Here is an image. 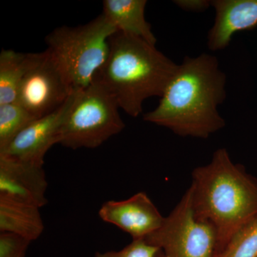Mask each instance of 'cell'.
<instances>
[{
    "instance_id": "1",
    "label": "cell",
    "mask_w": 257,
    "mask_h": 257,
    "mask_svg": "<svg viewBox=\"0 0 257 257\" xmlns=\"http://www.w3.org/2000/svg\"><path fill=\"white\" fill-rule=\"evenodd\" d=\"M226 77L214 56L186 57L156 109L144 120L182 137L207 139L225 126L217 107L226 98Z\"/></svg>"
},
{
    "instance_id": "2",
    "label": "cell",
    "mask_w": 257,
    "mask_h": 257,
    "mask_svg": "<svg viewBox=\"0 0 257 257\" xmlns=\"http://www.w3.org/2000/svg\"><path fill=\"white\" fill-rule=\"evenodd\" d=\"M192 177L194 211L215 229L217 254L257 215V180L242 166L235 165L224 148L214 152L210 163L194 169Z\"/></svg>"
},
{
    "instance_id": "3",
    "label": "cell",
    "mask_w": 257,
    "mask_h": 257,
    "mask_svg": "<svg viewBox=\"0 0 257 257\" xmlns=\"http://www.w3.org/2000/svg\"><path fill=\"white\" fill-rule=\"evenodd\" d=\"M179 65L155 45L121 32L109 40L105 63L95 79L114 96L119 108L137 117L147 98L162 96Z\"/></svg>"
},
{
    "instance_id": "4",
    "label": "cell",
    "mask_w": 257,
    "mask_h": 257,
    "mask_svg": "<svg viewBox=\"0 0 257 257\" xmlns=\"http://www.w3.org/2000/svg\"><path fill=\"white\" fill-rule=\"evenodd\" d=\"M117 30L101 14L90 23L61 27L47 36V52L74 92L90 85L105 63L109 40Z\"/></svg>"
},
{
    "instance_id": "5",
    "label": "cell",
    "mask_w": 257,
    "mask_h": 257,
    "mask_svg": "<svg viewBox=\"0 0 257 257\" xmlns=\"http://www.w3.org/2000/svg\"><path fill=\"white\" fill-rule=\"evenodd\" d=\"M117 101L100 82L76 92L64 121L60 143L69 148L94 149L124 128Z\"/></svg>"
},
{
    "instance_id": "6",
    "label": "cell",
    "mask_w": 257,
    "mask_h": 257,
    "mask_svg": "<svg viewBox=\"0 0 257 257\" xmlns=\"http://www.w3.org/2000/svg\"><path fill=\"white\" fill-rule=\"evenodd\" d=\"M145 240L165 257H215L217 253L216 230L196 214L189 188L162 226Z\"/></svg>"
},
{
    "instance_id": "7",
    "label": "cell",
    "mask_w": 257,
    "mask_h": 257,
    "mask_svg": "<svg viewBox=\"0 0 257 257\" xmlns=\"http://www.w3.org/2000/svg\"><path fill=\"white\" fill-rule=\"evenodd\" d=\"M74 91L64 74L46 50L24 77L16 101L33 115L40 118L63 105Z\"/></svg>"
},
{
    "instance_id": "8",
    "label": "cell",
    "mask_w": 257,
    "mask_h": 257,
    "mask_svg": "<svg viewBox=\"0 0 257 257\" xmlns=\"http://www.w3.org/2000/svg\"><path fill=\"white\" fill-rule=\"evenodd\" d=\"M76 92L57 110L34 120L0 151V155L44 165L47 152L54 145L60 143L62 126L73 104Z\"/></svg>"
},
{
    "instance_id": "9",
    "label": "cell",
    "mask_w": 257,
    "mask_h": 257,
    "mask_svg": "<svg viewBox=\"0 0 257 257\" xmlns=\"http://www.w3.org/2000/svg\"><path fill=\"white\" fill-rule=\"evenodd\" d=\"M47 188L43 165L0 155V199L41 208Z\"/></svg>"
},
{
    "instance_id": "10",
    "label": "cell",
    "mask_w": 257,
    "mask_h": 257,
    "mask_svg": "<svg viewBox=\"0 0 257 257\" xmlns=\"http://www.w3.org/2000/svg\"><path fill=\"white\" fill-rule=\"evenodd\" d=\"M99 216L105 222L127 233L133 240L146 239L165 220V216L145 192L137 193L124 200L104 203Z\"/></svg>"
},
{
    "instance_id": "11",
    "label": "cell",
    "mask_w": 257,
    "mask_h": 257,
    "mask_svg": "<svg viewBox=\"0 0 257 257\" xmlns=\"http://www.w3.org/2000/svg\"><path fill=\"white\" fill-rule=\"evenodd\" d=\"M215 21L208 35L209 50H224L233 35L257 26V0H214Z\"/></svg>"
},
{
    "instance_id": "12",
    "label": "cell",
    "mask_w": 257,
    "mask_h": 257,
    "mask_svg": "<svg viewBox=\"0 0 257 257\" xmlns=\"http://www.w3.org/2000/svg\"><path fill=\"white\" fill-rule=\"evenodd\" d=\"M146 0H104L103 13L117 32L138 37L155 45L157 39L145 20Z\"/></svg>"
},
{
    "instance_id": "13",
    "label": "cell",
    "mask_w": 257,
    "mask_h": 257,
    "mask_svg": "<svg viewBox=\"0 0 257 257\" xmlns=\"http://www.w3.org/2000/svg\"><path fill=\"white\" fill-rule=\"evenodd\" d=\"M40 208L0 199V232L19 235L32 241L41 236L44 223Z\"/></svg>"
},
{
    "instance_id": "14",
    "label": "cell",
    "mask_w": 257,
    "mask_h": 257,
    "mask_svg": "<svg viewBox=\"0 0 257 257\" xmlns=\"http://www.w3.org/2000/svg\"><path fill=\"white\" fill-rule=\"evenodd\" d=\"M40 53L3 50L0 53V105L16 101L20 84Z\"/></svg>"
},
{
    "instance_id": "15",
    "label": "cell",
    "mask_w": 257,
    "mask_h": 257,
    "mask_svg": "<svg viewBox=\"0 0 257 257\" xmlns=\"http://www.w3.org/2000/svg\"><path fill=\"white\" fill-rule=\"evenodd\" d=\"M36 119L18 101L0 105V151Z\"/></svg>"
},
{
    "instance_id": "16",
    "label": "cell",
    "mask_w": 257,
    "mask_h": 257,
    "mask_svg": "<svg viewBox=\"0 0 257 257\" xmlns=\"http://www.w3.org/2000/svg\"><path fill=\"white\" fill-rule=\"evenodd\" d=\"M215 257H257V215L240 228Z\"/></svg>"
},
{
    "instance_id": "17",
    "label": "cell",
    "mask_w": 257,
    "mask_h": 257,
    "mask_svg": "<svg viewBox=\"0 0 257 257\" xmlns=\"http://www.w3.org/2000/svg\"><path fill=\"white\" fill-rule=\"evenodd\" d=\"M160 248L147 243L145 239L133 240V242L117 251L96 253L95 257H159Z\"/></svg>"
},
{
    "instance_id": "18",
    "label": "cell",
    "mask_w": 257,
    "mask_h": 257,
    "mask_svg": "<svg viewBox=\"0 0 257 257\" xmlns=\"http://www.w3.org/2000/svg\"><path fill=\"white\" fill-rule=\"evenodd\" d=\"M30 242L19 235L0 232V257H25Z\"/></svg>"
},
{
    "instance_id": "19",
    "label": "cell",
    "mask_w": 257,
    "mask_h": 257,
    "mask_svg": "<svg viewBox=\"0 0 257 257\" xmlns=\"http://www.w3.org/2000/svg\"><path fill=\"white\" fill-rule=\"evenodd\" d=\"M179 8L190 11H203L211 5V1L208 0H179L175 1Z\"/></svg>"
},
{
    "instance_id": "20",
    "label": "cell",
    "mask_w": 257,
    "mask_h": 257,
    "mask_svg": "<svg viewBox=\"0 0 257 257\" xmlns=\"http://www.w3.org/2000/svg\"><path fill=\"white\" fill-rule=\"evenodd\" d=\"M159 257H165V256H164V253H163V252H162H162H161L160 256H159Z\"/></svg>"
}]
</instances>
